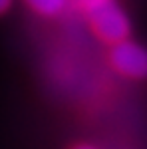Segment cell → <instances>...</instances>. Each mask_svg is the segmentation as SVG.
<instances>
[{"mask_svg": "<svg viewBox=\"0 0 147 149\" xmlns=\"http://www.w3.org/2000/svg\"><path fill=\"white\" fill-rule=\"evenodd\" d=\"M86 14H88V20H90L93 34L102 42L115 44L119 40L129 38V32H131L129 18L113 0H105Z\"/></svg>", "mask_w": 147, "mask_h": 149, "instance_id": "6da1fadb", "label": "cell"}, {"mask_svg": "<svg viewBox=\"0 0 147 149\" xmlns=\"http://www.w3.org/2000/svg\"><path fill=\"white\" fill-rule=\"evenodd\" d=\"M109 64L111 68L121 74L125 78H131V80H141L147 72V56L145 50L131 42L129 38L119 40L115 44H109Z\"/></svg>", "mask_w": 147, "mask_h": 149, "instance_id": "7a4b0ae2", "label": "cell"}, {"mask_svg": "<svg viewBox=\"0 0 147 149\" xmlns=\"http://www.w3.org/2000/svg\"><path fill=\"white\" fill-rule=\"evenodd\" d=\"M36 14L40 16H46V18H52V16H58L62 14L64 8L68 6L70 0H24Z\"/></svg>", "mask_w": 147, "mask_h": 149, "instance_id": "3957f363", "label": "cell"}, {"mask_svg": "<svg viewBox=\"0 0 147 149\" xmlns=\"http://www.w3.org/2000/svg\"><path fill=\"white\" fill-rule=\"evenodd\" d=\"M76 6H78L79 10H84V12H90L91 8H95L98 4H102V2H105V0H72Z\"/></svg>", "mask_w": 147, "mask_h": 149, "instance_id": "277c9868", "label": "cell"}, {"mask_svg": "<svg viewBox=\"0 0 147 149\" xmlns=\"http://www.w3.org/2000/svg\"><path fill=\"white\" fill-rule=\"evenodd\" d=\"M12 2L14 0H0V14H4V12H8L12 8Z\"/></svg>", "mask_w": 147, "mask_h": 149, "instance_id": "5b68a950", "label": "cell"}, {"mask_svg": "<svg viewBox=\"0 0 147 149\" xmlns=\"http://www.w3.org/2000/svg\"><path fill=\"white\" fill-rule=\"evenodd\" d=\"M74 149H95L93 145H88V143H79V145H76Z\"/></svg>", "mask_w": 147, "mask_h": 149, "instance_id": "8992f818", "label": "cell"}]
</instances>
